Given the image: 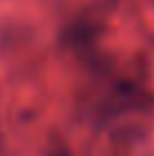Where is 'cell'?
Here are the masks:
<instances>
[{"instance_id": "obj_1", "label": "cell", "mask_w": 154, "mask_h": 156, "mask_svg": "<svg viewBox=\"0 0 154 156\" xmlns=\"http://www.w3.org/2000/svg\"><path fill=\"white\" fill-rule=\"evenodd\" d=\"M55 156H68V154L66 152H59V154H55Z\"/></svg>"}]
</instances>
